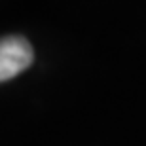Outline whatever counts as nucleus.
Returning <instances> with one entry per match:
<instances>
[{
  "mask_svg": "<svg viewBox=\"0 0 146 146\" xmlns=\"http://www.w3.org/2000/svg\"><path fill=\"white\" fill-rule=\"evenodd\" d=\"M34 53L23 36L0 38V82L11 80L33 65Z\"/></svg>",
  "mask_w": 146,
  "mask_h": 146,
  "instance_id": "obj_1",
  "label": "nucleus"
}]
</instances>
